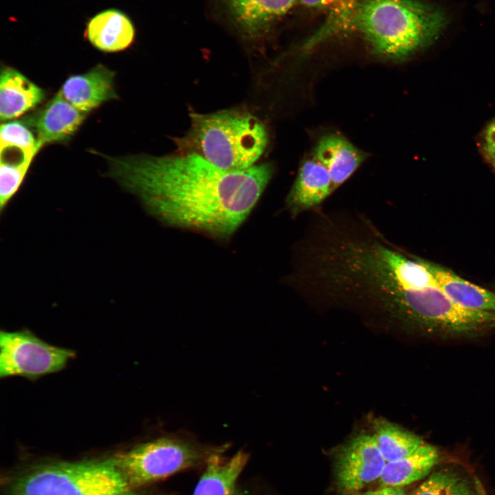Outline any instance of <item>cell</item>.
Wrapping results in <instances>:
<instances>
[{
  "instance_id": "obj_1",
  "label": "cell",
  "mask_w": 495,
  "mask_h": 495,
  "mask_svg": "<svg viewBox=\"0 0 495 495\" xmlns=\"http://www.w3.org/2000/svg\"><path fill=\"white\" fill-rule=\"evenodd\" d=\"M109 160L111 175L159 219L221 238L246 219L274 173L270 163L228 171L195 154Z\"/></svg>"
},
{
  "instance_id": "obj_2",
  "label": "cell",
  "mask_w": 495,
  "mask_h": 495,
  "mask_svg": "<svg viewBox=\"0 0 495 495\" xmlns=\"http://www.w3.org/2000/svg\"><path fill=\"white\" fill-rule=\"evenodd\" d=\"M188 132L174 140L177 154L198 155L228 171L248 169L268 142L265 124L250 112L232 109L210 113H190Z\"/></svg>"
},
{
  "instance_id": "obj_3",
  "label": "cell",
  "mask_w": 495,
  "mask_h": 495,
  "mask_svg": "<svg viewBox=\"0 0 495 495\" xmlns=\"http://www.w3.org/2000/svg\"><path fill=\"white\" fill-rule=\"evenodd\" d=\"M1 495H144L132 487L113 456L41 459L7 473Z\"/></svg>"
},
{
  "instance_id": "obj_4",
  "label": "cell",
  "mask_w": 495,
  "mask_h": 495,
  "mask_svg": "<svg viewBox=\"0 0 495 495\" xmlns=\"http://www.w3.org/2000/svg\"><path fill=\"white\" fill-rule=\"evenodd\" d=\"M448 23L440 7L417 0H364L353 21L375 51L402 58L436 39Z\"/></svg>"
},
{
  "instance_id": "obj_5",
  "label": "cell",
  "mask_w": 495,
  "mask_h": 495,
  "mask_svg": "<svg viewBox=\"0 0 495 495\" xmlns=\"http://www.w3.org/2000/svg\"><path fill=\"white\" fill-rule=\"evenodd\" d=\"M384 316L428 338H474L495 329L494 312L465 309L434 287L401 292Z\"/></svg>"
},
{
  "instance_id": "obj_6",
  "label": "cell",
  "mask_w": 495,
  "mask_h": 495,
  "mask_svg": "<svg viewBox=\"0 0 495 495\" xmlns=\"http://www.w3.org/2000/svg\"><path fill=\"white\" fill-rule=\"evenodd\" d=\"M221 448L201 445L179 434H166L113 455L117 468L139 489L188 468L206 462Z\"/></svg>"
},
{
  "instance_id": "obj_7",
  "label": "cell",
  "mask_w": 495,
  "mask_h": 495,
  "mask_svg": "<svg viewBox=\"0 0 495 495\" xmlns=\"http://www.w3.org/2000/svg\"><path fill=\"white\" fill-rule=\"evenodd\" d=\"M0 376L36 380L64 368L72 350L51 345L29 330L0 333Z\"/></svg>"
},
{
  "instance_id": "obj_8",
  "label": "cell",
  "mask_w": 495,
  "mask_h": 495,
  "mask_svg": "<svg viewBox=\"0 0 495 495\" xmlns=\"http://www.w3.org/2000/svg\"><path fill=\"white\" fill-rule=\"evenodd\" d=\"M386 463L373 434L357 435L342 446L336 454L337 485L346 494L360 492L379 480Z\"/></svg>"
},
{
  "instance_id": "obj_9",
  "label": "cell",
  "mask_w": 495,
  "mask_h": 495,
  "mask_svg": "<svg viewBox=\"0 0 495 495\" xmlns=\"http://www.w3.org/2000/svg\"><path fill=\"white\" fill-rule=\"evenodd\" d=\"M244 39L258 41L296 0H214Z\"/></svg>"
},
{
  "instance_id": "obj_10",
  "label": "cell",
  "mask_w": 495,
  "mask_h": 495,
  "mask_svg": "<svg viewBox=\"0 0 495 495\" xmlns=\"http://www.w3.org/2000/svg\"><path fill=\"white\" fill-rule=\"evenodd\" d=\"M87 113L80 111L58 92L41 109L25 120L33 128L41 148L69 140Z\"/></svg>"
},
{
  "instance_id": "obj_11",
  "label": "cell",
  "mask_w": 495,
  "mask_h": 495,
  "mask_svg": "<svg viewBox=\"0 0 495 495\" xmlns=\"http://www.w3.org/2000/svg\"><path fill=\"white\" fill-rule=\"evenodd\" d=\"M115 73L98 65L87 72L69 76L59 92L69 103L87 113L103 102L117 98Z\"/></svg>"
},
{
  "instance_id": "obj_12",
  "label": "cell",
  "mask_w": 495,
  "mask_h": 495,
  "mask_svg": "<svg viewBox=\"0 0 495 495\" xmlns=\"http://www.w3.org/2000/svg\"><path fill=\"white\" fill-rule=\"evenodd\" d=\"M330 175L316 158L303 162L287 196L286 206L292 216L318 208L332 193Z\"/></svg>"
},
{
  "instance_id": "obj_13",
  "label": "cell",
  "mask_w": 495,
  "mask_h": 495,
  "mask_svg": "<svg viewBox=\"0 0 495 495\" xmlns=\"http://www.w3.org/2000/svg\"><path fill=\"white\" fill-rule=\"evenodd\" d=\"M135 35L129 17L117 9L103 10L87 22L85 36L96 49L105 52L126 50L133 43Z\"/></svg>"
},
{
  "instance_id": "obj_14",
  "label": "cell",
  "mask_w": 495,
  "mask_h": 495,
  "mask_svg": "<svg viewBox=\"0 0 495 495\" xmlns=\"http://www.w3.org/2000/svg\"><path fill=\"white\" fill-rule=\"evenodd\" d=\"M45 97V91L12 67L2 69L0 76V118L9 121L35 108Z\"/></svg>"
},
{
  "instance_id": "obj_15",
  "label": "cell",
  "mask_w": 495,
  "mask_h": 495,
  "mask_svg": "<svg viewBox=\"0 0 495 495\" xmlns=\"http://www.w3.org/2000/svg\"><path fill=\"white\" fill-rule=\"evenodd\" d=\"M328 170L335 191L364 160V154L346 138L336 134L319 140L314 156Z\"/></svg>"
},
{
  "instance_id": "obj_16",
  "label": "cell",
  "mask_w": 495,
  "mask_h": 495,
  "mask_svg": "<svg viewBox=\"0 0 495 495\" xmlns=\"http://www.w3.org/2000/svg\"><path fill=\"white\" fill-rule=\"evenodd\" d=\"M221 452V449L214 452L207 459L193 495H235L236 483L247 464L248 455L239 451L225 459Z\"/></svg>"
},
{
  "instance_id": "obj_17",
  "label": "cell",
  "mask_w": 495,
  "mask_h": 495,
  "mask_svg": "<svg viewBox=\"0 0 495 495\" xmlns=\"http://www.w3.org/2000/svg\"><path fill=\"white\" fill-rule=\"evenodd\" d=\"M441 290L456 304L471 310L495 313V293L474 285L452 271L421 258Z\"/></svg>"
},
{
  "instance_id": "obj_18",
  "label": "cell",
  "mask_w": 495,
  "mask_h": 495,
  "mask_svg": "<svg viewBox=\"0 0 495 495\" xmlns=\"http://www.w3.org/2000/svg\"><path fill=\"white\" fill-rule=\"evenodd\" d=\"M438 460L437 449L424 443L411 454L386 462L378 480L380 487H402L414 483L427 476Z\"/></svg>"
},
{
  "instance_id": "obj_19",
  "label": "cell",
  "mask_w": 495,
  "mask_h": 495,
  "mask_svg": "<svg viewBox=\"0 0 495 495\" xmlns=\"http://www.w3.org/2000/svg\"><path fill=\"white\" fill-rule=\"evenodd\" d=\"M373 426V434L386 462L404 458L425 443L419 436L384 419H376Z\"/></svg>"
},
{
  "instance_id": "obj_20",
  "label": "cell",
  "mask_w": 495,
  "mask_h": 495,
  "mask_svg": "<svg viewBox=\"0 0 495 495\" xmlns=\"http://www.w3.org/2000/svg\"><path fill=\"white\" fill-rule=\"evenodd\" d=\"M300 1L305 6L326 10L329 12V18L324 27L311 38L307 46L314 45V43L329 32L353 27V21L359 5L357 0H300Z\"/></svg>"
},
{
  "instance_id": "obj_21",
  "label": "cell",
  "mask_w": 495,
  "mask_h": 495,
  "mask_svg": "<svg viewBox=\"0 0 495 495\" xmlns=\"http://www.w3.org/2000/svg\"><path fill=\"white\" fill-rule=\"evenodd\" d=\"M1 150L20 151L34 157L41 148L36 137L25 121H7L1 125Z\"/></svg>"
},
{
  "instance_id": "obj_22",
  "label": "cell",
  "mask_w": 495,
  "mask_h": 495,
  "mask_svg": "<svg viewBox=\"0 0 495 495\" xmlns=\"http://www.w3.org/2000/svg\"><path fill=\"white\" fill-rule=\"evenodd\" d=\"M413 495H474V493L466 479L445 470L432 474Z\"/></svg>"
},
{
  "instance_id": "obj_23",
  "label": "cell",
  "mask_w": 495,
  "mask_h": 495,
  "mask_svg": "<svg viewBox=\"0 0 495 495\" xmlns=\"http://www.w3.org/2000/svg\"><path fill=\"white\" fill-rule=\"evenodd\" d=\"M32 160H0V209L2 211L20 188Z\"/></svg>"
},
{
  "instance_id": "obj_24",
  "label": "cell",
  "mask_w": 495,
  "mask_h": 495,
  "mask_svg": "<svg viewBox=\"0 0 495 495\" xmlns=\"http://www.w3.org/2000/svg\"><path fill=\"white\" fill-rule=\"evenodd\" d=\"M483 150L485 157L495 166V119L485 131Z\"/></svg>"
},
{
  "instance_id": "obj_25",
  "label": "cell",
  "mask_w": 495,
  "mask_h": 495,
  "mask_svg": "<svg viewBox=\"0 0 495 495\" xmlns=\"http://www.w3.org/2000/svg\"><path fill=\"white\" fill-rule=\"evenodd\" d=\"M353 495H406L402 487H380L374 490L360 492Z\"/></svg>"
}]
</instances>
